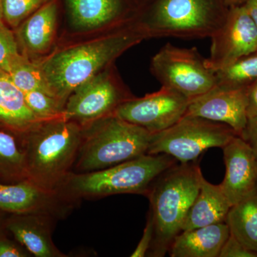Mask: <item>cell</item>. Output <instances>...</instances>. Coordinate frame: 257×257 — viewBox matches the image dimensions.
<instances>
[{
  "label": "cell",
  "instance_id": "cell-1",
  "mask_svg": "<svg viewBox=\"0 0 257 257\" xmlns=\"http://www.w3.org/2000/svg\"><path fill=\"white\" fill-rule=\"evenodd\" d=\"M144 40L143 34L126 25L105 36L56 52L37 64L51 90L65 106L76 88Z\"/></svg>",
  "mask_w": 257,
  "mask_h": 257
},
{
  "label": "cell",
  "instance_id": "cell-2",
  "mask_svg": "<svg viewBox=\"0 0 257 257\" xmlns=\"http://www.w3.org/2000/svg\"><path fill=\"white\" fill-rule=\"evenodd\" d=\"M197 161L172 166L160 175L147 197L154 225V237L149 253L162 257L182 231L189 209L195 200L202 177Z\"/></svg>",
  "mask_w": 257,
  "mask_h": 257
},
{
  "label": "cell",
  "instance_id": "cell-3",
  "mask_svg": "<svg viewBox=\"0 0 257 257\" xmlns=\"http://www.w3.org/2000/svg\"><path fill=\"white\" fill-rule=\"evenodd\" d=\"M82 136L83 126L65 119L42 121L25 134L27 179L57 191L72 172Z\"/></svg>",
  "mask_w": 257,
  "mask_h": 257
},
{
  "label": "cell",
  "instance_id": "cell-4",
  "mask_svg": "<svg viewBox=\"0 0 257 257\" xmlns=\"http://www.w3.org/2000/svg\"><path fill=\"white\" fill-rule=\"evenodd\" d=\"M177 162L165 154H147L104 170L85 173L70 172L57 191L73 204L82 198L114 194L147 196L157 179Z\"/></svg>",
  "mask_w": 257,
  "mask_h": 257
},
{
  "label": "cell",
  "instance_id": "cell-5",
  "mask_svg": "<svg viewBox=\"0 0 257 257\" xmlns=\"http://www.w3.org/2000/svg\"><path fill=\"white\" fill-rule=\"evenodd\" d=\"M224 0H156L128 25L145 39H202L222 26L229 10Z\"/></svg>",
  "mask_w": 257,
  "mask_h": 257
},
{
  "label": "cell",
  "instance_id": "cell-6",
  "mask_svg": "<svg viewBox=\"0 0 257 257\" xmlns=\"http://www.w3.org/2000/svg\"><path fill=\"white\" fill-rule=\"evenodd\" d=\"M152 135L114 114L83 126L82 143L72 172L104 170L147 155Z\"/></svg>",
  "mask_w": 257,
  "mask_h": 257
},
{
  "label": "cell",
  "instance_id": "cell-7",
  "mask_svg": "<svg viewBox=\"0 0 257 257\" xmlns=\"http://www.w3.org/2000/svg\"><path fill=\"white\" fill-rule=\"evenodd\" d=\"M236 136L228 125L184 116L165 131L152 135L147 155L165 154L181 164L189 163L197 161L209 149H222Z\"/></svg>",
  "mask_w": 257,
  "mask_h": 257
},
{
  "label": "cell",
  "instance_id": "cell-8",
  "mask_svg": "<svg viewBox=\"0 0 257 257\" xmlns=\"http://www.w3.org/2000/svg\"><path fill=\"white\" fill-rule=\"evenodd\" d=\"M151 71L162 87L175 89L189 100L217 85L216 72L196 47L180 48L167 44L152 57Z\"/></svg>",
  "mask_w": 257,
  "mask_h": 257
},
{
  "label": "cell",
  "instance_id": "cell-9",
  "mask_svg": "<svg viewBox=\"0 0 257 257\" xmlns=\"http://www.w3.org/2000/svg\"><path fill=\"white\" fill-rule=\"evenodd\" d=\"M110 71L96 74L76 88L64 106V119L85 126L109 115L124 101L131 99Z\"/></svg>",
  "mask_w": 257,
  "mask_h": 257
},
{
  "label": "cell",
  "instance_id": "cell-10",
  "mask_svg": "<svg viewBox=\"0 0 257 257\" xmlns=\"http://www.w3.org/2000/svg\"><path fill=\"white\" fill-rule=\"evenodd\" d=\"M189 101L188 98L175 89L162 87L157 92L144 97H133L124 101L114 114L154 135L165 131L182 119Z\"/></svg>",
  "mask_w": 257,
  "mask_h": 257
},
{
  "label": "cell",
  "instance_id": "cell-11",
  "mask_svg": "<svg viewBox=\"0 0 257 257\" xmlns=\"http://www.w3.org/2000/svg\"><path fill=\"white\" fill-rule=\"evenodd\" d=\"M211 40L207 64L215 72L257 52V29L244 5L229 10L224 24Z\"/></svg>",
  "mask_w": 257,
  "mask_h": 257
},
{
  "label": "cell",
  "instance_id": "cell-12",
  "mask_svg": "<svg viewBox=\"0 0 257 257\" xmlns=\"http://www.w3.org/2000/svg\"><path fill=\"white\" fill-rule=\"evenodd\" d=\"M248 87L219 85L189 101L185 116L228 125L241 137L248 121Z\"/></svg>",
  "mask_w": 257,
  "mask_h": 257
},
{
  "label": "cell",
  "instance_id": "cell-13",
  "mask_svg": "<svg viewBox=\"0 0 257 257\" xmlns=\"http://www.w3.org/2000/svg\"><path fill=\"white\" fill-rule=\"evenodd\" d=\"M73 203L57 192L43 188L29 179L14 184H0V209L20 214H67Z\"/></svg>",
  "mask_w": 257,
  "mask_h": 257
},
{
  "label": "cell",
  "instance_id": "cell-14",
  "mask_svg": "<svg viewBox=\"0 0 257 257\" xmlns=\"http://www.w3.org/2000/svg\"><path fill=\"white\" fill-rule=\"evenodd\" d=\"M226 174L220 187L231 206L257 189V157L241 137L222 148Z\"/></svg>",
  "mask_w": 257,
  "mask_h": 257
},
{
  "label": "cell",
  "instance_id": "cell-15",
  "mask_svg": "<svg viewBox=\"0 0 257 257\" xmlns=\"http://www.w3.org/2000/svg\"><path fill=\"white\" fill-rule=\"evenodd\" d=\"M57 15V0H49L15 29L19 50L23 55L30 59L50 50L55 37Z\"/></svg>",
  "mask_w": 257,
  "mask_h": 257
},
{
  "label": "cell",
  "instance_id": "cell-16",
  "mask_svg": "<svg viewBox=\"0 0 257 257\" xmlns=\"http://www.w3.org/2000/svg\"><path fill=\"white\" fill-rule=\"evenodd\" d=\"M57 218L46 214H20L10 219L7 228L17 241L36 257H64L52 240V226Z\"/></svg>",
  "mask_w": 257,
  "mask_h": 257
},
{
  "label": "cell",
  "instance_id": "cell-17",
  "mask_svg": "<svg viewBox=\"0 0 257 257\" xmlns=\"http://www.w3.org/2000/svg\"><path fill=\"white\" fill-rule=\"evenodd\" d=\"M67 5L72 23L79 29L121 28L132 20L123 0H67Z\"/></svg>",
  "mask_w": 257,
  "mask_h": 257
},
{
  "label": "cell",
  "instance_id": "cell-18",
  "mask_svg": "<svg viewBox=\"0 0 257 257\" xmlns=\"http://www.w3.org/2000/svg\"><path fill=\"white\" fill-rule=\"evenodd\" d=\"M229 235L226 222L182 231L171 243L169 254L172 257H219Z\"/></svg>",
  "mask_w": 257,
  "mask_h": 257
},
{
  "label": "cell",
  "instance_id": "cell-19",
  "mask_svg": "<svg viewBox=\"0 0 257 257\" xmlns=\"http://www.w3.org/2000/svg\"><path fill=\"white\" fill-rule=\"evenodd\" d=\"M42 121L29 107L25 93L9 74L0 71V125L25 135Z\"/></svg>",
  "mask_w": 257,
  "mask_h": 257
},
{
  "label": "cell",
  "instance_id": "cell-20",
  "mask_svg": "<svg viewBox=\"0 0 257 257\" xmlns=\"http://www.w3.org/2000/svg\"><path fill=\"white\" fill-rule=\"evenodd\" d=\"M231 207L220 184H211L202 176L199 193L187 214L182 231L225 222Z\"/></svg>",
  "mask_w": 257,
  "mask_h": 257
},
{
  "label": "cell",
  "instance_id": "cell-21",
  "mask_svg": "<svg viewBox=\"0 0 257 257\" xmlns=\"http://www.w3.org/2000/svg\"><path fill=\"white\" fill-rule=\"evenodd\" d=\"M225 222L230 234L257 253V189L231 206Z\"/></svg>",
  "mask_w": 257,
  "mask_h": 257
},
{
  "label": "cell",
  "instance_id": "cell-22",
  "mask_svg": "<svg viewBox=\"0 0 257 257\" xmlns=\"http://www.w3.org/2000/svg\"><path fill=\"white\" fill-rule=\"evenodd\" d=\"M8 74L15 85L24 93L40 90L56 97L38 64L23 54L15 61Z\"/></svg>",
  "mask_w": 257,
  "mask_h": 257
},
{
  "label": "cell",
  "instance_id": "cell-23",
  "mask_svg": "<svg viewBox=\"0 0 257 257\" xmlns=\"http://www.w3.org/2000/svg\"><path fill=\"white\" fill-rule=\"evenodd\" d=\"M0 173L12 178L28 179L25 152L13 135L0 130Z\"/></svg>",
  "mask_w": 257,
  "mask_h": 257
},
{
  "label": "cell",
  "instance_id": "cell-24",
  "mask_svg": "<svg viewBox=\"0 0 257 257\" xmlns=\"http://www.w3.org/2000/svg\"><path fill=\"white\" fill-rule=\"evenodd\" d=\"M217 84L247 87L257 79V52L216 72Z\"/></svg>",
  "mask_w": 257,
  "mask_h": 257
},
{
  "label": "cell",
  "instance_id": "cell-25",
  "mask_svg": "<svg viewBox=\"0 0 257 257\" xmlns=\"http://www.w3.org/2000/svg\"><path fill=\"white\" fill-rule=\"evenodd\" d=\"M30 109L42 121L64 119V105L57 98L40 90L25 93Z\"/></svg>",
  "mask_w": 257,
  "mask_h": 257
},
{
  "label": "cell",
  "instance_id": "cell-26",
  "mask_svg": "<svg viewBox=\"0 0 257 257\" xmlns=\"http://www.w3.org/2000/svg\"><path fill=\"white\" fill-rule=\"evenodd\" d=\"M49 0H1L3 22L17 29Z\"/></svg>",
  "mask_w": 257,
  "mask_h": 257
},
{
  "label": "cell",
  "instance_id": "cell-27",
  "mask_svg": "<svg viewBox=\"0 0 257 257\" xmlns=\"http://www.w3.org/2000/svg\"><path fill=\"white\" fill-rule=\"evenodd\" d=\"M22 55L15 32L0 21V71L9 73L15 61Z\"/></svg>",
  "mask_w": 257,
  "mask_h": 257
},
{
  "label": "cell",
  "instance_id": "cell-28",
  "mask_svg": "<svg viewBox=\"0 0 257 257\" xmlns=\"http://www.w3.org/2000/svg\"><path fill=\"white\" fill-rule=\"evenodd\" d=\"M219 257H257V253L248 249L230 234L221 248Z\"/></svg>",
  "mask_w": 257,
  "mask_h": 257
},
{
  "label": "cell",
  "instance_id": "cell-29",
  "mask_svg": "<svg viewBox=\"0 0 257 257\" xmlns=\"http://www.w3.org/2000/svg\"><path fill=\"white\" fill-rule=\"evenodd\" d=\"M154 237V225L152 216L150 213L147 216L146 226H145L143 237L139 242L138 246L132 253L133 257H144L150 251V247Z\"/></svg>",
  "mask_w": 257,
  "mask_h": 257
},
{
  "label": "cell",
  "instance_id": "cell-30",
  "mask_svg": "<svg viewBox=\"0 0 257 257\" xmlns=\"http://www.w3.org/2000/svg\"><path fill=\"white\" fill-rule=\"evenodd\" d=\"M241 138L247 143L257 157V116L248 118Z\"/></svg>",
  "mask_w": 257,
  "mask_h": 257
},
{
  "label": "cell",
  "instance_id": "cell-31",
  "mask_svg": "<svg viewBox=\"0 0 257 257\" xmlns=\"http://www.w3.org/2000/svg\"><path fill=\"white\" fill-rule=\"evenodd\" d=\"M26 251L6 239H0V257H26Z\"/></svg>",
  "mask_w": 257,
  "mask_h": 257
},
{
  "label": "cell",
  "instance_id": "cell-32",
  "mask_svg": "<svg viewBox=\"0 0 257 257\" xmlns=\"http://www.w3.org/2000/svg\"><path fill=\"white\" fill-rule=\"evenodd\" d=\"M248 118L257 116V79L248 87Z\"/></svg>",
  "mask_w": 257,
  "mask_h": 257
},
{
  "label": "cell",
  "instance_id": "cell-33",
  "mask_svg": "<svg viewBox=\"0 0 257 257\" xmlns=\"http://www.w3.org/2000/svg\"><path fill=\"white\" fill-rule=\"evenodd\" d=\"M244 5L257 29V0H246Z\"/></svg>",
  "mask_w": 257,
  "mask_h": 257
},
{
  "label": "cell",
  "instance_id": "cell-34",
  "mask_svg": "<svg viewBox=\"0 0 257 257\" xmlns=\"http://www.w3.org/2000/svg\"><path fill=\"white\" fill-rule=\"evenodd\" d=\"M224 1L226 5H235L242 3V2H246V0H224Z\"/></svg>",
  "mask_w": 257,
  "mask_h": 257
},
{
  "label": "cell",
  "instance_id": "cell-35",
  "mask_svg": "<svg viewBox=\"0 0 257 257\" xmlns=\"http://www.w3.org/2000/svg\"><path fill=\"white\" fill-rule=\"evenodd\" d=\"M3 20V10H2V2L0 0V21Z\"/></svg>",
  "mask_w": 257,
  "mask_h": 257
},
{
  "label": "cell",
  "instance_id": "cell-36",
  "mask_svg": "<svg viewBox=\"0 0 257 257\" xmlns=\"http://www.w3.org/2000/svg\"><path fill=\"white\" fill-rule=\"evenodd\" d=\"M0 175H1V173H0Z\"/></svg>",
  "mask_w": 257,
  "mask_h": 257
}]
</instances>
